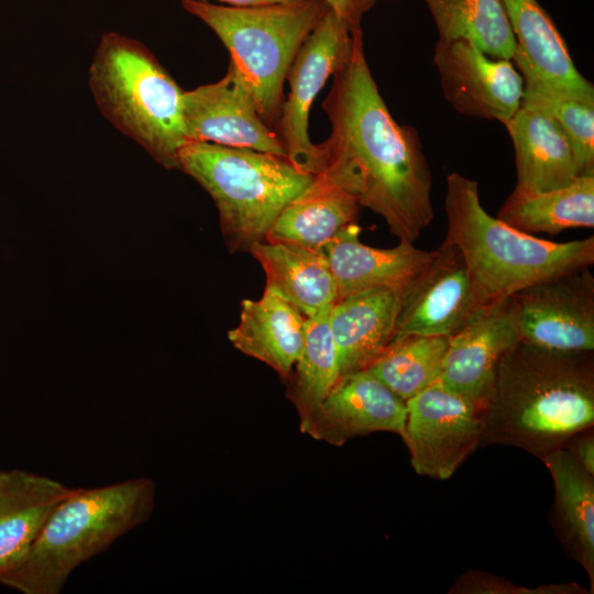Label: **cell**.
Segmentation results:
<instances>
[{"label": "cell", "instance_id": "obj_1", "mask_svg": "<svg viewBox=\"0 0 594 594\" xmlns=\"http://www.w3.org/2000/svg\"><path fill=\"white\" fill-rule=\"evenodd\" d=\"M331 132L318 144L323 169L414 243L433 219L432 176L417 130L392 117L367 65L362 30L322 102Z\"/></svg>", "mask_w": 594, "mask_h": 594}, {"label": "cell", "instance_id": "obj_2", "mask_svg": "<svg viewBox=\"0 0 594 594\" xmlns=\"http://www.w3.org/2000/svg\"><path fill=\"white\" fill-rule=\"evenodd\" d=\"M480 447L541 459L594 425L593 351L559 352L520 340L501 360L483 409Z\"/></svg>", "mask_w": 594, "mask_h": 594}, {"label": "cell", "instance_id": "obj_3", "mask_svg": "<svg viewBox=\"0 0 594 594\" xmlns=\"http://www.w3.org/2000/svg\"><path fill=\"white\" fill-rule=\"evenodd\" d=\"M444 240L457 248L483 306L564 272L591 266L594 237L557 243L519 231L483 208L476 180L447 176Z\"/></svg>", "mask_w": 594, "mask_h": 594}, {"label": "cell", "instance_id": "obj_4", "mask_svg": "<svg viewBox=\"0 0 594 594\" xmlns=\"http://www.w3.org/2000/svg\"><path fill=\"white\" fill-rule=\"evenodd\" d=\"M155 502L156 484L146 476L76 487L0 583L22 594H59L79 565L147 521Z\"/></svg>", "mask_w": 594, "mask_h": 594}, {"label": "cell", "instance_id": "obj_5", "mask_svg": "<svg viewBox=\"0 0 594 594\" xmlns=\"http://www.w3.org/2000/svg\"><path fill=\"white\" fill-rule=\"evenodd\" d=\"M89 88L101 114L156 163L179 169L188 142L183 90L141 42L118 32L102 34L89 67Z\"/></svg>", "mask_w": 594, "mask_h": 594}, {"label": "cell", "instance_id": "obj_6", "mask_svg": "<svg viewBox=\"0 0 594 594\" xmlns=\"http://www.w3.org/2000/svg\"><path fill=\"white\" fill-rule=\"evenodd\" d=\"M178 160L179 170L215 201L231 252L265 240L283 209L314 178L286 156L208 142L188 141Z\"/></svg>", "mask_w": 594, "mask_h": 594}, {"label": "cell", "instance_id": "obj_7", "mask_svg": "<svg viewBox=\"0 0 594 594\" xmlns=\"http://www.w3.org/2000/svg\"><path fill=\"white\" fill-rule=\"evenodd\" d=\"M208 25L230 53V65L253 98L262 120L274 127L284 101V82L301 45L330 9L326 0H298L235 8L180 0Z\"/></svg>", "mask_w": 594, "mask_h": 594}, {"label": "cell", "instance_id": "obj_8", "mask_svg": "<svg viewBox=\"0 0 594 594\" xmlns=\"http://www.w3.org/2000/svg\"><path fill=\"white\" fill-rule=\"evenodd\" d=\"M355 31L330 8L301 45L286 76L289 92L274 124L275 133L287 158L311 175L322 169L323 157L309 138V111L329 77L349 61Z\"/></svg>", "mask_w": 594, "mask_h": 594}, {"label": "cell", "instance_id": "obj_9", "mask_svg": "<svg viewBox=\"0 0 594 594\" xmlns=\"http://www.w3.org/2000/svg\"><path fill=\"white\" fill-rule=\"evenodd\" d=\"M403 440L415 472L448 480L480 447L483 406L439 380L406 402Z\"/></svg>", "mask_w": 594, "mask_h": 594}, {"label": "cell", "instance_id": "obj_10", "mask_svg": "<svg viewBox=\"0 0 594 594\" xmlns=\"http://www.w3.org/2000/svg\"><path fill=\"white\" fill-rule=\"evenodd\" d=\"M510 298L522 341L559 352L594 350V277L590 266L534 283Z\"/></svg>", "mask_w": 594, "mask_h": 594}, {"label": "cell", "instance_id": "obj_11", "mask_svg": "<svg viewBox=\"0 0 594 594\" xmlns=\"http://www.w3.org/2000/svg\"><path fill=\"white\" fill-rule=\"evenodd\" d=\"M433 63L459 113L503 123L521 106L524 79L510 59L491 57L466 40H438Z\"/></svg>", "mask_w": 594, "mask_h": 594}, {"label": "cell", "instance_id": "obj_12", "mask_svg": "<svg viewBox=\"0 0 594 594\" xmlns=\"http://www.w3.org/2000/svg\"><path fill=\"white\" fill-rule=\"evenodd\" d=\"M183 120L188 141L286 156L275 131L262 120L250 91L230 64L220 80L184 91Z\"/></svg>", "mask_w": 594, "mask_h": 594}, {"label": "cell", "instance_id": "obj_13", "mask_svg": "<svg viewBox=\"0 0 594 594\" xmlns=\"http://www.w3.org/2000/svg\"><path fill=\"white\" fill-rule=\"evenodd\" d=\"M482 306L462 255L444 240L406 287L395 336L450 337Z\"/></svg>", "mask_w": 594, "mask_h": 594}, {"label": "cell", "instance_id": "obj_14", "mask_svg": "<svg viewBox=\"0 0 594 594\" xmlns=\"http://www.w3.org/2000/svg\"><path fill=\"white\" fill-rule=\"evenodd\" d=\"M520 340L510 297L482 306L449 337L439 381L484 409L501 360Z\"/></svg>", "mask_w": 594, "mask_h": 594}, {"label": "cell", "instance_id": "obj_15", "mask_svg": "<svg viewBox=\"0 0 594 594\" xmlns=\"http://www.w3.org/2000/svg\"><path fill=\"white\" fill-rule=\"evenodd\" d=\"M406 415V402L365 369L339 378L302 433L336 447L377 431L403 437Z\"/></svg>", "mask_w": 594, "mask_h": 594}, {"label": "cell", "instance_id": "obj_16", "mask_svg": "<svg viewBox=\"0 0 594 594\" xmlns=\"http://www.w3.org/2000/svg\"><path fill=\"white\" fill-rule=\"evenodd\" d=\"M516 40L512 62L556 94L594 105V86L576 69L565 41L538 0H501Z\"/></svg>", "mask_w": 594, "mask_h": 594}, {"label": "cell", "instance_id": "obj_17", "mask_svg": "<svg viewBox=\"0 0 594 594\" xmlns=\"http://www.w3.org/2000/svg\"><path fill=\"white\" fill-rule=\"evenodd\" d=\"M360 227L350 223L321 250L334 277L338 299L381 287H407L433 260L435 251L399 241L391 249H376L360 241Z\"/></svg>", "mask_w": 594, "mask_h": 594}, {"label": "cell", "instance_id": "obj_18", "mask_svg": "<svg viewBox=\"0 0 594 594\" xmlns=\"http://www.w3.org/2000/svg\"><path fill=\"white\" fill-rule=\"evenodd\" d=\"M406 287H381L338 299L329 324L334 339L340 377L367 369L396 334Z\"/></svg>", "mask_w": 594, "mask_h": 594}, {"label": "cell", "instance_id": "obj_19", "mask_svg": "<svg viewBox=\"0 0 594 594\" xmlns=\"http://www.w3.org/2000/svg\"><path fill=\"white\" fill-rule=\"evenodd\" d=\"M75 490L46 475L0 470V575L23 559L52 513Z\"/></svg>", "mask_w": 594, "mask_h": 594}, {"label": "cell", "instance_id": "obj_20", "mask_svg": "<svg viewBox=\"0 0 594 594\" xmlns=\"http://www.w3.org/2000/svg\"><path fill=\"white\" fill-rule=\"evenodd\" d=\"M503 124L515 150L517 188L549 191L580 176L568 139L548 113L521 103Z\"/></svg>", "mask_w": 594, "mask_h": 594}, {"label": "cell", "instance_id": "obj_21", "mask_svg": "<svg viewBox=\"0 0 594 594\" xmlns=\"http://www.w3.org/2000/svg\"><path fill=\"white\" fill-rule=\"evenodd\" d=\"M306 317L292 304L264 289L260 299L241 301L240 321L228 339L241 353L290 376L301 352Z\"/></svg>", "mask_w": 594, "mask_h": 594}, {"label": "cell", "instance_id": "obj_22", "mask_svg": "<svg viewBox=\"0 0 594 594\" xmlns=\"http://www.w3.org/2000/svg\"><path fill=\"white\" fill-rule=\"evenodd\" d=\"M249 252L262 266L265 288L296 307L306 318L331 307L338 289L321 249L292 243H253Z\"/></svg>", "mask_w": 594, "mask_h": 594}, {"label": "cell", "instance_id": "obj_23", "mask_svg": "<svg viewBox=\"0 0 594 594\" xmlns=\"http://www.w3.org/2000/svg\"><path fill=\"white\" fill-rule=\"evenodd\" d=\"M359 207L356 198L322 168L283 209L265 240L321 249L340 230L356 222Z\"/></svg>", "mask_w": 594, "mask_h": 594}, {"label": "cell", "instance_id": "obj_24", "mask_svg": "<svg viewBox=\"0 0 594 594\" xmlns=\"http://www.w3.org/2000/svg\"><path fill=\"white\" fill-rule=\"evenodd\" d=\"M554 486L553 529L594 590V475L564 449L541 458Z\"/></svg>", "mask_w": 594, "mask_h": 594}, {"label": "cell", "instance_id": "obj_25", "mask_svg": "<svg viewBox=\"0 0 594 594\" xmlns=\"http://www.w3.org/2000/svg\"><path fill=\"white\" fill-rule=\"evenodd\" d=\"M497 218L525 233L557 234L566 229L594 227V174L542 193L515 187Z\"/></svg>", "mask_w": 594, "mask_h": 594}, {"label": "cell", "instance_id": "obj_26", "mask_svg": "<svg viewBox=\"0 0 594 594\" xmlns=\"http://www.w3.org/2000/svg\"><path fill=\"white\" fill-rule=\"evenodd\" d=\"M331 307L306 318L301 352L286 381L287 397L297 410L300 432L340 378L337 346L329 324Z\"/></svg>", "mask_w": 594, "mask_h": 594}, {"label": "cell", "instance_id": "obj_27", "mask_svg": "<svg viewBox=\"0 0 594 594\" xmlns=\"http://www.w3.org/2000/svg\"><path fill=\"white\" fill-rule=\"evenodd\" d=\"M439 40H466L494 58L513 59L516 40L501 0H425Z\"/></svg>", "mask_w": 594, "mask_h": 594}, {"label": "cell", "instance_id": "obj_28", "mask_svg": "<svg viewBox=\"0 0 594 594\" xmlns=\"http://www.w3.org/2000/svg\"><path fill=\"white\" fill-rule=\"evenodd\" d=\"M449 337L395 336L367 367L404 402L439 380Z\"/></svg>", "mask_w": 594, "mask_h": 594}, {"label": "cell", "instance_id": "obj_29", "mask_svg": "<svg viewBox=\"0 0 594 594\" xmlns=\"http://www.w3.org/2000/svg\"><path fill=\"white\" fill-rule=\"evenodd\" d=\"M524 79L522 102L548 113L574 154L579 175L594 174V105L556 94L530 77Z\"/></svg>", "mask_w": 594, "mask_h": 594}, {"label": "cell", "instance_id": "obj_30", "mask_svg": "<svg viewBox=\"0 0 594 594\" xmlns=\"http://www.w3.org/2000/svg\"><path fill=\"white\" fill-rule=\"evenodd\" d=\"M542 585L534 588L521 587L491 573L469 571L457 581L450 593L542 594Z\"/></svg>", "mask_w": 594, "mask_h": 594}, {"label": "cell", "instance_id": "obj_31", "mask_svg": "<svg viewBox=\"0 0 594 594\" xmlns=\"http://www.w3.org/2000/svg\"><path fill=\"white\" fill-rule=\"evenodd\" d=\"M563 448L584 468L594 475V432L593 427L572 436Z\"/></svg>", "mask_w": 594, "mask_h": 594}, {"label": "cell", "instance_id": "obj_32", "mask_svg": "<svg viewBox=\"0 0 594 594\" xmlns=\"http://www.w3.org/2000/svg\"><path fill=\"white\" fill-rule=\"evenodd\" d=\"M377 0H326L329 7L340 15L350 28L361 30V21Z\"/></svg>", "mask_w": 594, "mask_h": 594}, {"label": "cell", "instance_id": "obj_33", "mask_svg": "<svg viewBox=\"0 0 594 594\" xmlns=\"http://www.w3.org/2000/svg\"><path fill=\"white\" fill-rule=\"evenodd\" d=\"M201 1H209V0H201ZM216 1L223 3V6L235 7V8H248V7H260V6H267V4H274V3L294 2L298 0H216Z\"/></svg>", "mask_w": 594, "mask_h": 594}]
</instances>
